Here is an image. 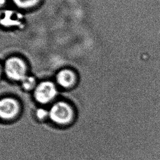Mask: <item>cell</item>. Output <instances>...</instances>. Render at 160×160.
<instances>
[{
	"mask_svg": "<svg viewBox=\"0 0 160 160\" xmlns=\"http://www.w3.org/2000/svg\"><path fill=\"white\" fill-rule=\"evenodd\" d=\"M6 75L13 80H22L26 75V65L24 61L18 57L8 58L4 64Z\"/></svg>",
	"mask_w": 160,
	"mask_h": 160,
	"instance_id": "6da1fadb",
	"label": "cell"
},
{
	"mask_svg": "<svg viewBox=\"0 0 160 160\" xmlns=\"http://www.w3.org/2000/svg\"><path fill=\"white\" fill-rule=\"evenodd\" d=\"M49 116L54 122L59 124H64L71 119L72 111L66 103L59 102L54 104L51 108Z\"/></svg>",
	"mask_w": 160,
	"mask_h": 160,
	"instance_id": "7a4b0ae2",
	"label": "cell"
},
{
	"mask_svg": "<svg viewBox=\"0 0 160 160\" xmlns=\"http://www.w3.org/2000/svg\"><path fill=\"white\" fill-rule=\"evenodd\" d=\"M56 94V89L53 83L44 81L40 83L34 92V97L40 102L45 103L51 100Z\"/></svg>",
	"mask_w": 160,
	"mask_h": 160,
	"instance_id": "3957f363",
	"label": "cell"
},
{
	"mask_svg": "<svg viewBox=\"0 0 160 160\" xmlns=\"http://www.w3.org/2000/svg\"><path fill=\"white\" fill-rule=\"evenodd\" d=\"M18 111V105L11 98H4L0 101V117L9 119L14 116Z\"/></svg>",
	"mask_w": 160,
	"mask_h": 160,
	"instance_id": "277c9868",
	"label": "cell"
},
{
	"mask_svg": "<svg viewBox=\"0 0 160 160\" xmlns=\"http://www.w3.org/2000/svg\"><path fill=\"white\" fill-rule=\"evenodd\" d=\"M58 84L62 87H68L74 81V73L69 69H63L60 71L56 76Z\"/></svg>",
	"mask_w": 160,
	"mask_h": 160,
	"instance_id": "5b68a950",
	"label": "cell"
},
{
	"mask_svg": "<svg viewBox=\"0 0 160 160\" xmlns=\"http://www.w3.org/2000/svg\"><path fill=\"white\" fill-rule=\"evenodd\" d=\"M18 7L23 9H28L36 6L40 0H12Z\"/></svg>",
	"mask_w": 160,
	"mask_h": 160,
	"instance_id": "8992f818",
	"label": "cell"
},
{
	"mask_svg": "<svg viewBox=\"0 0 160 160\" xmlns=\"http://www.w3.org/2000/svg\"><path fill=\"white\" fill-rule=\"evenodd\" d=\"M21 81L22 86L26 89H31L35 84V79L32 76H26Z\"/></svg>",
	"mask_w": 160,
	"mask_h": 160,
	"instance_id": "52a82bcc",
	"label": "cell"
},
{
	"mask_svg": "<svg viewBox=\"0 0 160 160\" xmlns=\"http://www.w3.org/2000/svg\"><path fill=\"white\" fill-rule=\"evenodd\" d=\"M47 115V112L46 110L42 109H39L37 111V116L39 118L42 119L46 117V116Z\"/></svg>",
	"mask_w": 160,
	"mask_h": 160,
	"instance_id": "ba28073f",
	"label": "cell"
},
{
	"mask_svg": "<svg viewBox=\"0 0 160 160\" xmlns=\"http://www.w3.org/2000/svg\"><path fill=\"white\" fill-rule=\"evenodd\" d=\"M6 1V0H0V7L2 6L5 4Z\"/></svg>",
	"mask_w": 160,
	"mask_h": 160,
	"instance_id": "9c48e42d",
	"label": "cell"
},
{
	"mask_svg": "<svg viewBox=\"0 0 160 160\" xmlns=\"http://www.w3.org/2000/svg\"><path fill=\"white\" fill-rule=\"evenodd\" d=\"M0 74H1V67H0Z\"/></svg>",
	"mask_w": 160,
	"mask_h": 160,
	"instance_id": "30bf717a",
	"label": "cell"
}]
</instances>
